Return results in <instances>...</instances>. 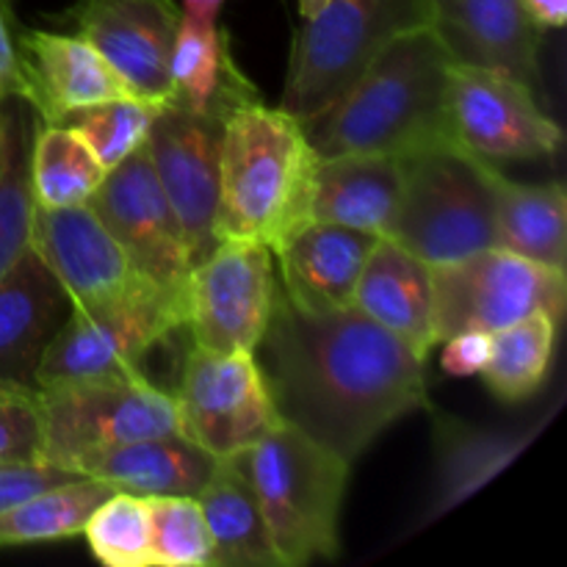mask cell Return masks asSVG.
Returning <instances> with one entry per match:
<instances>
[{"label": "cell", "mask_w": 567, "mask_h": 567, "mask_svg": "<svg viewBox=\"0 0 567 567\" xmlns=\"http://www.w3.org/2000/svg\"><path fill=\"white\" fill-rule=\"evenodd\" d=\"M557 324L554 316L535 313L491 332V354L482 377L502 402H524L540 391L551 369Z\"/></svg>", "instance_id": "obj_30"}, {"label": "cell", "mask_w": 567, "mask_h": 567, "mask_svg": "<svg viewBox=\"0 0 567 567\" xmlns=\"http://www.w3.org/2000/svg\"><path fill=\"white\" fill-rule=\"evenodd\" d=\"M44 421L37 385L0 382V463L42 460Z\"/></svg>", "instance_id": "obj_35"}, {"label": "cell", "mask_w": 567, "mask_h": 567, "mask_svg": "<svg viewBox=\"0 0 567 567\" xmlns=\"http://www.w3.org/2000/svg\"><path fill=\"white\" fill-rule=\"evenodd\" d=\"M70 313V299L31 247L0 277V382L33 385L50 338Z\"/></svg>", "instance_id": "obj_21"}, {"label": "cell", "mask_w": 567, "mask_h": 567, "mask_svg": "<svg viewBox=\"0 0 567 567\" xmlns=\"http://www.w3.org/2000/svg\"><path fill=\"white\" fill-rule=\"evenodd\" d=\"M181 327H186V286H155L116 302L70 308L39 360L33 385L136 374L150 349Z\"/></svg>", "instance_id": "obj_7"}, {"label": "cell", "mask_w": 567, "mask_h": 567, "mask_svg": "<svg viewBox=\"0 0 567 567\" xmlns=\"http://www.w3.org/2000/svg\"><path fill=\"white\" fill-rule=\"evenodd\" d=\"M20 92L44 125H59L75 111L105 100L127 97L103 55L81 37L25 31L20 37ZM133 97V94H131Z\"/></svg>", "instance_id": "obj_17"}, {"label": "cell", "mask_w": 567, "mask_h": 567, "mask_svg": "<svg viewBox=\"0 0 567 567\" xmlns=\"http://www.w3.org/2000/svg\"><path fill=\"white\" fill-rule=\"evenodd\" d=\"M31 249L64 288L70 308H94L161 286L138 269L86 203L72 208L33 205Z\"/></svg>", "instance_id": "obj_14"}, {"label": "cell", "mask_w": 567, "mask_h": 567, "mask_svg": "<svg viewBox=\"0 0 567 567\" xmlns=\"http://www.w3.org/2000/svg\"><path fill=\"white\" fill-rule=\"evenodd\" d=\"M150 567H210V535L194 496H147Z\"/></svg>", "instance_id": "obj_33"}, {"label": "cell", "mask_w": 567, "mask_h": 567, "mask_svg": "<svg viewBox=\"0 0 567 567\" xmlns=\"http://www.w3.org/2000/svg\"><path fill=\"white\" fill-rule=\"evenodd\" d=\"M498 247L526 260L565 271L567 264V197L559 183L532 186L504 175L487 161Z\"/></svg>", "instance_id": "obj_25"}, {"label": "cell", "mask_w": 567, "mask_h": 567, "mask_svg": "<svg viewBox=\"0 0 567 567\" xmlns=\"http://www.w3.org/2000/svg\"><path fill=\"white\" fill-rule=\"evenodd\" d=\"M402 199V158L385 153L319 155L310 219L388 236Z\"/></svg>", "instance_id": "obj_22"}, {"label": "cell", "mask_w": 567, "mask_h": 567, "mask_svg": "<svg viewBox=\"0 0 567 567\" xmlns=\"http://www.w3.org/2000/svg\"><path fill=\"white\" fill-rule=\"evenodd\" d=\"M169 103L188 111H221L252 94V83L227 55V39L219 22H197L181 17L172 50Z\"/></svg>", "instance_id": "obj_27"}, {"label": "cell", "mask_w": 567, "mask_h": 567, "mask_svg": "<svg viewBox=\"0 0 567 567\" xmlns=\"http://www.w3.org/2000/svg\"><path fill=\"white\" fill-rule=\"evenodd\" d=\"M430 25L457 64L491 66L535 86L543 31L520 0H430Z\"/></svg>", "instance_id": "obj_19"}, {"label": "cell", "mask_w": 567, "mask_h": 567, "mask_svg": "<svg viewBox=\"0 0 567 567\" xmlns=\"http://www.w3.org/2000/svg\"><path fill=\"white\" fill-rule=\"evenodd\" d=\"M324 3L327 0H299V14H302V20H308V17H313Z\"/></svg>", "instance_id": "obj_41"}, {"label": "cell", "mask_w": 567, "mask_h": 567, "mask_svg": "<svg viewBox=\"0 0 567 567\" xmlns=\"http://www.w3.org/2000/svg\"><path fill=\"white\" fill-rule=\"evenodd\" d=\"M39 399L44 421L42 460L66 471L94 452L181 432L175 396L142 371L39 388Z\"/></svg>", "instance_id": "obj_8"}, {"label": "cell", "mask_w": 567, "mask_h": 567, "mask_svg": "<svg viewBox=\"0 0 567 567\" xmlns=\"http://www.w3.org/2000/svg\"><path fill=\"white\" fill-rule=\"evenodd\" d=\"M540 31H551V28H563L567 20V0H520Z\"/></svg>", "instance_id": "obj_39"}, {"label": "cell", "mask_w": 567, "mask_h": 567, "mask_svg": "<svg viewBox=\"0 0 567 567\" xmlns=\"http://www.w3.org/2000/svg\"><path fill=\"white\" fill-rule=\"evenodd\" d=\"M86 205L144 275L166 288L186 286L192 255L144 144L105 172Z\"/></svg>", "instance_id": "obj_15"}, {"label": "cell", "mask_w": 567, "mask_h": 567, "mask_svg": "<svg viewBox=\"0 0 567 567\" xmlns=\"http://www.w3.org/2000/svg\"><path fill=\"white\" fill-rule=\"evenodd\" d=\"M275 255L255 241H219L186 277V330L208 352H255L275 305Z\"/></svg>", "instance_id": "obj_11"}, {"label": "cell", "mask_w": 567, "mask_h": 567, "mask_svg": "<svg viewBox=\"0 0 567 567\" xmlns=\"http://www.w3.org/2000/svg\"><path fill=\"white\" fill-rule=\"evenodd\" d=\"M430 22V0H327L291 44L282 109L299 122L324 111L396 33Z\"/></svg>", "instance_id": "obj_6"}, {"label": "cell", "mask_w": 567, "mask_h": 567, "mask_svg": "<svg viewBox=\"0 0 567 567\" xmlns=\"http://www.w3.org/2000/svg\"><path fill=\"white\" fill-rule=\"evenodd\" d=\"M225 0H183L181 17L197 22H219V11Z\"/></svg>", "instance_id": "obj_40"}, {"label": "cell", "mask_w": 567, "mask_h": 567, "mask_svg": "<svg viewBox=\"0 0 567 567\" xmlns=\"http://www.w3.org/2000/svg\"><path fill=\"white\" fill-rule=\"evenodd\" d=\"M197 502L210 535V567H280L252 482L236 457L219 460Z\"/></svg>", "instance_id": "obj_24"}, {"label": "cell", "mask_w": 567, "mask_h": 567, "mask_svg": "<svg viewBox=\"0 0 567 567\" xmlns=\"http://www.w3.org/2000/svg\"><path fill=\"white\" fill-rule=\"evenodd\" d=\"M172 396L181 435L216 460L249 452L280 424L264 374L249 352H208L192 343Z\"/></svg>", "instance_id": "obj_10"}, {"label": "cell", "mask_w": 567, "mask_h": 567, "mask_svg": "<svg viewBox=\"0 0 567 567\" xmlns=\"http://www.w3.org/2000/svg\"><path fill=\"white\" fill-rule=\"evenodd\" d=\"M81 474L59 468L44 460H28V463H0V513L17 507L25 498L48 491V487L70 482Z\"/></svg>", "instance_id": "obj_36"}, {"label": "cell", "mask_w": 567, "mask_h": 567, "mask_svg": "<svg viewBox=\"0 0 567 567\" xmlns=\"http://www.w3.org/2000/svg\"><path fill=\"white\" fill-rule=\"evenodd\" d=\"M441 365L452 377H474L482 374L491 354V332L465 330L443 338Z\"/></svg>", "instance_id": "obj_37"}, {"label": "cell", "mask_w": 567, "mask_h": 567, "mask_svg": "<svg viewBox=\"0 0 567 567\" xmlns=\"http://www.w3.org/2000/svg\"><path fill=\"white\" fill-rule=\"evenodd\" d=\"M219 460L181 432L142 437L94 452L75 463V474L136 496H199Z\"/></svg>", "instance_id": "obj_23"}, {"label": "cell", "mask_w": 567, "mask_h": 567, "mask_svg": "<svg viewBox=\"0 0 567 567\" xmlns=\"http://www.w3.org/2000/svg\"><path fill=\"white\" fill-rule=\"evenodd\" d=\"M17 92H20V59H17L3 6H0V103L6 97H17Z\"/></svg>", "instance_id": "obj_38"}, {"label": "cell", "mask_w": 567, "mask_h": 567, "mask_svg": "<svg viewBox=\"0 0 567 567\" xmlns=\"http://www.w3.org/2000/svg\"><path fill=\"white\" fill-rule=\"evenodd\" d=\"M33 197L28 161L9 116L0 111V277L31 247Z\"/></svg>", "instance_id": "obj_34"}, {"label": "cell", "mask_w": 567, "mask_h": 567, "mask_svg": "<svg viewBox=\"0 0 567 567\" xmlns=\"http://www.w3.org/2000/svg\"><path fill=\"white\" fill-rule=\"evenodd\" d=\"M319 153L305 125L286 109L260 103L258 92L225 111L216 241L275 247L308 221Z\"/></svg>", "instance_id": "obj_3"}, {"label": "cell", "mask_w": 567, "mask_h": 567, "mask_svg": "<svg viewBox=\"0 0 567 567\" xmlns=\"http://www.w3.org/2000/svg\"><path fill=\"white\" fill-rule=\"evenodd\" d=\"M64 20L103 55L133 97L169 103L172 50L181 28L175 0H81Z\"/></svg>", "instance_id": "obj_16"}, {"label": "cell", "mask_w": 567, "mask_h": 567, "mask_svg": "<svg viewBox=\"0 0 567 567\" xmlns=\"http://www.w3.org/2000/svg\"><path fill=\"white\" fill-rule=\"evenodd\" d=\"M449 116L454 142L493 164L546 158L563 144V131L537 105L529 83L491 66L452 61Z\"/></svg>", "instance_id": "obj_12"}, {"label": "cell", "mask_w": 567, "mask_h": 567, "mask_svg": "<svg viewBox=\"0 0 567 567\" xmlns=\"http://www.w3.org/2000/svg\"><path fill=\"white\" fill-rule=\"evenodd\" d=\"M377 238L336 221H302L271 247L280 264L277 288L305 310L347 308Z\"/></svg>", "instance_id": "obj_18"}, {"label": "cell", "mask_w": 567, "mask_h": 567, "mask_svg": "<svg viewBox=\"0 0 567 567\" xmlns=\"http://www.w3.org/2000/svg\"><path fill=\"white\" fill-rule=\"evenodd\" d=\"M252 354L282 424L347 463L399 419L426 408L424 358L354 305L305 310L277 288Z\"/></svg>", "instance_id": "obj_1"}, {"label": "cell", "mask_w": 567, "mask_h": 567, "mask_svg": "<svg viewBox=\"0 0 567 567\" xmlns=\"http://www.w3.org/2000/svg\"><path fill=\"white\" fill-rule=\"evenodd\" d=\"M89 548L109 567H150L147 496L114 491L83 526Z\"/></svg>", "instance_id": "obj_31"}, {"label": "cell", "mask_w": 567, "mask_h": 567, "mask_svg": "<svg viewBox=\"0 0 567 567\" xmlns=\"http://www.w3.org/2000/svg\"><path fill=\"white\" fill-rule=\"evenodd\" d=\"M432 432H435L437 485L430 518H437L474 496L493 476L502 474L532 441V432L480 430L443 410H432Z\"/></svg>", "instance_id": "obj_26"}, {"label": "cell", "mask_w": 567, "mask_h": 567, "mask_svg": "<svg viewBox=\"0 0 567 567\" xmlns=\"http://www.w3.org/2000/svg\"><path fill=\"white\" fill-rule=\"evenodd\" d=\"M114 493V487L92 476L48 487L17 507L0 513V546L64 540L81 535L89 515Z\"/></svg>", "instance_id": "obj_29"}, {"label": "cell", "mask_w": 567, "mask_h": 567, "mask_svg": "<svg viewBox=\"0 0 567 567\" xmlns=\"http://www.w3.org/2000/svg\"><path fill=\"white\" fill-rule=\"evenodd\" d=\"M236 460L252 482L280 567L338 557L352 463L282 421Z\"/></svg>", "instance_id": "obj_4"}, {"label": "cell", "mask_w": 567, "mask_h": 567, "mask_svg": "<svg viewBox=\"0 0 567 567\" xmlns=\"http://www.w3.org/2000/svg\"><path fill=\"white\" fill-rule=\"evenodd\" d=\"M352 305L419 358L426 360L430 349L437 347L432 266L393 238H377L360 271Z\"/></svg>", "instance_id": "obj_20"}, {"label": "cell", "mask_w": 567, "mask_h": 567, "mask_svg": "<svg viewBox=\"0 0 567 567\" xmlns=\"http://www.w3.org/2000/svg\"><path fill=\"white\" fill-rule=\"evenodd\" d=\"M105 166L66 125H42L28 155V183L39 208H72L89 203L105 177Z\"/></svg>", "instance_id": "obj_28"}, {"label": "cell", "mask_w": 567, "mask_h": 567, "mask_svg": "<svg viewBox=\"0 0 567 567\" xmlns=\"http://www.w3.org/2000/svg\"><path fill=\"white\" fill-rule=\"evenodd\" d=\"M437 343L454 332H496L535 313L563 319L565 271L491 247L463 260L432 266Z\"/></svg>", "instance_id": "obj_9"}, {"label": "cell", "mask_w": 567, "mask_h": 567, "mask_svg": "<svg viewBox=\"0 0 567 567\" xmlns=\"http://www.w3.org/2000/svg\"><path fill=\"white\" fill-rule=\"evenodd\" d=\"M155 111H158V105L144 103V100L127 94V97L105 100V103L75 111V114L66 116L59 125L72 127L89 144L94 158L105 169H111V166L125 161L127 155L136 153L147 142Z\"/></svg>", "instance_id": "obj_32"}, {"label": "cell", "mask_w": 567, "mask_h": 567, "mask_svg": "<svg viewBox=\"0 0 567 567\" xmlns=\"http://www.w3.org/2000/svg\"><path fill=\"white\" fill-rule=\"evenodd\" d=\"M225 114L188 111L164 103L155 111L147 133L155 177L181 221L192 264H199L216 247V210H219V164Z\"/></svg>", "instance_id": "obj_13"}, {"label": "cell", "mask_w": 567, "mask_h": 567, "mask_svg": "<svg viewBox=\"0 0 567 567\" xmlns=\"http://www.w3.org/2000/svg\"><path fill=\"white\" fill-rule=\"evenodd\" d=\"M388 238L430 266L498 247L487 161L460 144L402 158V199Z\"/></svg>", "instance_id": "obj_5"}, {"label": "cell", "mask_w": 567, "mask_h": 567, "mask_svg": "<svg viewBox=\"0 0 567 567\" xmlns=\"http://www.w3.org/2000/svg\"><path fill=\"white\" fill-rule=\"evenodd\" d=\"M446 44L426 25L396 33L324 111L305 120L319 155L385 153L408 158L454 142Z\"/></svg>", "instance_id": "obj_2"}]
</instances>
